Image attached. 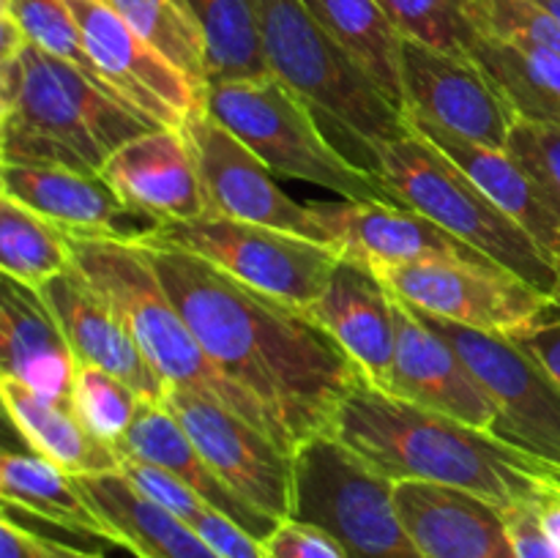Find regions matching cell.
<instances>
[{
    "instance_id": "6da1fadb",
    "label": "cell",
    "mask_w": 560,
    "mask_h": 558,
    "mask_svg": "<svg viewBox=\"0 0 560 558\" xmlns=\"http://www.w3.org/2000/svg\"><path fill=\"white\" fill-rule=\"evenodd\" d=\"M140 246L208 359L266 410L290 457L312 438L331 435L339 408L364 375L310 315L246 288L191 252Z\"/></svg>"
},
{
    "instance_id": "7a4b0ae2",
    "label": "cell",
    "mask_w": 560,
    "mask_h": 558,
    "mask_svg": "<svg viewBox=\"0 0 560 558\" xmlns=\"http://www.w3.org/2000/svg\"><path fill=\"white\" fill-rule=\"evenodd\" d=\"M331 435L392 481L457 487L501 509L530 503L552 476L501 438L366 381L348 394Z\"/></svg>"
},
{
    "instance_id": "3957f363",
    "label": "cell",
    "mask_w": 560,
    "mask_h": 558,
    "mask_svg": "<svg viewBox=\"0 0 560 558\" xmlns=\"http://www.w3.org/2000/svg\"><path fill=\"white\" fill-rule=\"evenodd\" d=\"M148 129L156 124L36 44L0 60L3 164L98 175L124 142Z\"/></svg>"
},
{
    "instance_id": "277c9868",
    "label": "cell",
    "mask_w": 560,
    "mask_h": 558,
    "mask_svg": "<svg viewBox=\"0 0 560 558\" xmlns=\"http://www.w3.org/2000/svg\"><path fill=\"white\" fill-rule=\"evenodd\" d=\"M69 244L71 266L115 306L135 334L148 364L167 381L170 388H191L228 405L277 443L266 410L213 367L140 244L74 235H69Z\"/></svg>"
},
{
    "instance_id": "5b68a950",
    "label": "cell",
    "mask_w": 560,
    "mask_h": 558,
    "mask_svg": "<svg viewBox=\"0 0 560 558\" xmlns=\"http://www.w3.org/2000/svg\"><path fill=\"white\" fill-rule=\"evenodd\" d=\"M268 71L304 98L339 137L355 146V162L375 170V148L408 131V120L381 88L317 25L304 0H252Z\"/></svg>"
},
{
    "instance_id": "8992f818",
    "label": "cell",
    "mask_w": 560,
    "mask_h": 558,
    "mask_svg": "<svg viewBox=\"0 0 560 558\" xmlns=\"http://www.w3.org/2000/svg\"><path fill=\"white\" fill-rule=\"evenodd\" d=\"M375 173L402 206L424 213L498 266L552 295L558 263L419 131L408 126L405 135L377 146Z\"/></svg>"
},
{
    "instance_id": "52a82bcc",
    "label": "cell",
    "mask_w": 560,
    "mask_h": 558,
    "mask_svg": "<svg viewBox=\"0 0 560 558\" xmlns=\"http://www.w3.org/2000/svg\"><path fill=\"white\" fill-rule=\"evenodd\" d=\"M206 109L252 148L273 175L337 191L345 200L402 202L375 170L339 151L310 104L273 74L208 85Z\"/></svg>"
},
{
    "instance_id": "ba28073f",
    "label": "cell",
    "mask_w": 560,
    "mask_h": 558,
    "mask_svg": "<svg viewBox=\"0 0 560 558\" xmlns=\"http://www.w3.org/2000/svg\"><path fill=\"white\" fill-rule=\"evenodd\" d=\"M293 518L320 525L350 558H424L394 503V481L334 435L295 452Z\"/></svg>"
},
{
    "instance_id": "9c48e42d",
    "label": "cell",
    "mask_w": 560,
    "mask_h": 558,
    "mask_svg": "<svg viewBox=\"0 0 560 558\" xmlns=\"http://www.w3.org/2000/svg\"><path fill=\"white\" fill-rule=\"evenodd\" d=\"M145 244L191 252L246 288L304 315H310L342 260V252L323 241L224 217L164 222Z\"/></svg>"
},
{
    "instance_id": "30bf717a",
    "label": "cell",
    "mask_w": 560,
    "mask_h": 558,
    "mask_svg": "<svg viewBox=\"0 0 560 558\" xmlns=\"http://www.w3.org/2000/svg\"><path fill=\"white\" fill-rule=\"evenodd\" d=\"M370 271L386 284L388 293L421 315L498 337H514L552 310L550 293L501 266L416 260L383 263Z\"/></svg>"
},
{
    "instance_id": "8fae6325",
    "label": "cell",
    "mask_w": 560,
    "mask_h": 558,
    "mask_svg": "<svg viewBox=\"0 0 560 558\" xmlns=\"http://www.w3.org/2000/svg\"><path fill=\"white\" fill-rule=\"evenodd\" d=\"M419 312V310H416ZM424 321L454 345L474 375L485 383L498 403V425L492 435L509 446L545 463L552 474L560 470V386L539 359L520 348L514 339L476 332L459 323Z\"/></svg>"
},
{
    "instance_id": "7c38bea8",
    "label": "cell",
    "mask_w": 560,
    "mask_h": 558,
    "mask_svg": "<svg viewBox=\"0 0 560 558\" xmlns=\"http://www.w3.org/2000/svg\"><path fill=\"white\" fill-rule=\"evenodd\" d=\"M213 474L249 507L282 523L295 512V457L235 410L191 388L164 399Z\"/></svg>"
},
{
    "instance_id": "4fadbf2b",
    "label": "cell",
    "mask_w": 560,
    "mask_h": 558,
    "mask_svg": "<svg viewBox=\"0 0 560 558\" xmlns=\"http://www.w3.org/2000/svg\"><path fill=\"white\" fill-rule=\"evenodd\" d=\"M180 129L186 131L195 151L208 206L206 217L288 230L326 244L310 211V202L293 200L273 181L271 167L233 131L224 129L206 107L197 109Z\"/></svg>"
},
{
    "instance_id": "5bb4252c",
    "label": "cell",
    "mask_w": 560,
    "mask_h": 558,
    "mask_svg": "<svg viewBox=\"0 0 560 558\" xmlns=\"http://www.w3.org/2000/svg\"><path fill=\"white\" fill-rule=\"evenodd\" d=\"M66 3L74 11L82 42L98 74L151 124L180 129L197 109L206 107V93L145 38L137 36L107 0Z\"/></svg>"
},
{
    "instance_id": "9a60e30c",
    "label": "cell",
    "mask_w": 560,
    "mask_h": 558,
    "mask_svg": "<svg viewBox=\"0 0 560 558\" xmlns=\"http://www.w3.org/2000/svg\"><path fill=\"white\" fill-rule=\"evenodd\" d=\"M402 85L405 113L470 142L506 151L520 115L470 55L438 53L424 44L405 42Z\"/></svg>"
},
{
    "instance_id": "2e32d148",
    "label": "cell",
    "mask_w": 560,
    "mask_h": 558,
    "mask_svg": "<svg viewBox=\"0 0 560 558\" xmlns=\"http://www.w3.org/2000/svg\"><path fill=\"white\" fill-rule=\"evenodd\" d=\"M310 211L326 244L337 246L345 257H353L370 268L383 263L416 260L498 266L495 260L459 241L424 213L397 202L310 200Z\"/></svg>"
},
{
    "instance_id": "e0dca14e",
    "label": "cell",
    "mask_w": 560,
    "mask_h": 558,
    "mask_svg": "<svg viewBox=\"0 0 560 558\" xmlns=\"http://www.w3.org/2000/svg\"><path fill=\"white\" fill-rule=\"evenodd\" d=\"M394 317V397L490 432L498 425V403L421 312L392 293Z\"/></svg>"
},
{
    "instance_id": "ac0fdd59",
    "label": "cell",
    "mask_w": 560,
    "mask_h": 558,
    "mask_svg": "<svg viewBox=\"0 0 560 558\" xmlns=\"http://www.w3.org/2000/svg\"><path fill=\"white\" fill-rule=\"evenodd\" d=\"M0 184V195L33 208L74 239L145 244L164 224L126 206L102 175L63 167L3 164Z\"/></svg>"
},
{
    "instance_id": "d6986e66",
    "label": "cell",
    "mask_w": 560,
    "mask_h": 558,
    "mask_svg": "<svg viewBox=\"0 0 560 558\" xmlns=\"http://www.w3.org/2000/svg\"><path fill=\"white\" fill-rule=\"evenodd\" d=\"M38 293L63 326L80 364L98 367L120 377L140 394L142 403L164 405L170 394L167 381L148 364L135 334L115 306L74 266L49 279Z\"/></svg>"
},
{
    "instance_id": "ffe728a7",
    "label": "cell",
    "mask_w": 560,
    "mask_h": 558,
    "mask_svg": "<svg viewBox=\"0 0 560 558\" xmlns=\"http://www.w3.org/2000/svg\"><path fill=\"white\" fill-rule=\"evenodd\" d=\"M98 175L126 206L159 222H189L208 213L197 159L184 129L156 126L131 137Z\"/></svg>"
},
{
    "instance_id": "44dd1931",
    "label": "cell",
    "mask_w": 560,
    "mask_h": 558,
    "mask_svg": "<svg viewBox=\"0 0 560 558\" xmlns=\"http://www.w3.org/2000/svg\"><path fill=\"white\" fill-rule=\"evenodd\" d=\"M394 503L424 558H517L503 509L474 492L394 481Z\"/></svg>"
},
{
    "instance_id": "7402d4cb",
    "label": "cell",
    "mask_w": 560,
    "mask_h": 558,
    "mask_svg": "<svg viewBox=\"0 0 560 558\" xmlns=\"http://www.w3.org/2000/svg\"><path fill=\"white\" fill-rule=\"evenodd\" d=\"M310 317L345 350L366 383L394 392L392 293L364 263L342 255Z\"/></svg>"
},
{
    "instance_id": "603a6c76",
    "label": "cell",
    "mask_w": 560,
    "mask_h": 558,
    "mask_svg": "<svg viewBox=\"0 0 560 558\" xmlns=\"http://www.w3.org/2000/svg\"><path fill=\"white\" fill-rule=\"evenodd\" d=\"M0 367L38 397L71 408L80 361L69 337L42 293L11 277L0 282Z\"/></svg>"
},
{
    "instance_id": "cb8c5ba5",
    "label": "cell",
    "mask_w": 560,
    "mask_h": 558,
    "mask_svg": "<svg viewBox=\"0 0 560 558\" xmlns=\"http://www.w3.org/2000/svg\"><path fill=\"white\" fill-rule=\"evenodd\" d=\"M115 452H118L120 457L140 460V463L156 465V468L173 474L175 479H180L186 487H191L202 501L211 503L213 509L224 512L228 518H233L241 528H246L252 536H257V539L266 542L268 536L273 534V528L279 525L277 520H271L268 514L257 512L255 507L241 501V498L213 474V468L202 460V454L197 452L189 432L184 430L178 416H175L167 405H142L140 416H137L131 430L124 435V441L115 446Z\"/></svg>"
},
{
    "instance_id": "d4e9b609",
    "label": "cell",
    "mask_w": 560,
    "mask_h": 558,
    "mask_svg": "<svg viewBox=\"0 0 560 558\" xmlns=\"http://www.w3.org/2000/svg\"><path fill=\"white\" fill-rule=\"evenodd\" d=\"M405 120H408L410 129L430 140L438 151L446 153L503 213L523 224L539 241L541 249L560 266V219L539 195L528 173L514 162L512 153L465 140V137L452 135V131L441 129L438 124H430L419 115L405 113Z\"/></svg>"
},
{
    "instance_id": "484cf974",
    "label": "cell",
    "mask_w": 560,
    "mask_h": 558,
    "mask_svg": "<svg viewBox=\"0 0 560 558\" xmlns=\"http://www.w3.org/2000/svg\"><path fill=\"white\" fill-rule=\"evenodd\" d=\"M113 531V545L137 558H219L200 534L142 496L124 474L74 479Z\"/></svg>"
},
{
    "instance_id": "4316f807",
    "label": "cell",
    "mask_w": 560,
    "mask_h": 558,
    "mask_svg": "<svg viewBox=\"0 0 560 558\" xmlns=\"http://www.w3.org/2000/svg\"><path fill=\"white\" fill-rule=\"evenodd\" d=\"M0 397H3L5 416L25 438L27 446L69 476L80 479V476H104L120 470V454L93 438L71 408L49 403L5 375L0 377Z\"/></svg>"
},
{
    "instance_id": "83f0119b",
    "label": "cell",
    "mask_w": 560,
    "mask_h": 558,
    "mask_svg": "<svg viewBox=\"0 0 560 558\" xmlns=\"http://www.w3.org/2000/svg\"><path fill=\"white\" fill-rule=\"evenodd\" d=\"M317 25L375 82L383 96L405 113V38L377 0H304Z\"/></svg>"
},
{
    "instance_id": "f1b7e54d",
    "label": "cell",
    "mask_w": 560,
    "mask_h": 558,
    "mask_svg": "<svg viewBox=\"0 0 560 558\" xmlns=\"http://www.w3.org/2000/svg\"><path fill=\"white\" fill-rule=\"evenodd\" d=\"M0 496L9 509L33 514L71 534L113 542V531L93 509L85 492L55 463L42 454L3 452L0 457Z\"/></svg>"
},
{
    "instance_id": "f546056e",
    "label": "cell",
    "mask_w": 560,
    "mask_h": 558,
    "mask_svg": "<svg viewBox=\"0 0 560 558\" xmlns=\"http://www.w3.org/2000/svg\"><path fill=\"white\" fill-rule=\"evenodd\" d=\"M468 55L490 74L520 118L560 124L558 55L536 44L509 42L485 31H476Z\"/></svg>"
},
{
    "instance_id": "4dcf8cb0",
    "label": "cell",
    "mask_w": 560,
    "mask_h": 558,
    "mask_svg": "<svg viewBox=\"0 0 560 558\" xmlns=\"http://www.w3.org/2000/svg\"><path fill=\"white\" fill-rule=\"evenodd\" d=\"M206 42L208 85L271 74L252 0H180Z\"/></svg>"
},
{
    "instance_id": "1f68e13d",
    "label": "cell",
    "mask_w": 560,
    "mask_h": 558,
    "mask_svg": "<svg viewBox=\"0 0 560 558\" xmlns=\"http://www.w3.org/2000/svg\"><path fill=\"white\" fill-rule=\"evenodd\" d=\"M0 268L20 284L44 288L71 268L69 235L33 208L0 195Z\"/></svg>"
},
{
    "instance_id": "d6a6232c",
    "label": "cell",
    "mask_w": 560,
    "mask_h": 558,
    "mask_svg": "<svg viewBox=\"0 0 560 558\" xmlns=\"http://www.w3.org/2000/svg\"><path fill=\"white\" fill-rule=\"evenodd\" d=\"M140 38H145L162 58L184 71L208 96L206 42L180 0H107Z\"/></svg>"
},
{
    "instance_id": "836d02e7",
    "label": "cell",
    "mask_w": 560,
    "mask_h": 558,
    "mask_svg": "<svg viewBox=\"0 0 560 558\" xmlns=\"http://www.w3.org/2000/svg\"><path fill=\"white\" fill-rule=\"evenodd\" d=\"M0 11L14 16L27 42L36 44L44 53L55 55V58L66 60V63L77 66V69H80L82 74L91 77L98 88H104V91H109L113 96H118L120 102H126V98L120 96L113 85H107L104 77L98 74L96 63H93V58L85 49V42H82V31L80 25H77L74 11H71V5L66 3V0H0Z\"/></svg>"
},
{
    "instance_id": "e575fe53",
    "label": "cell",
    "mask_w": 560,
    "mask_h": 558,
    "mask_svg": "<svg viewBox=\"0 0 560 558\" xmlns=\"http://www.w3.org/2000/svg\"><path fill=\"white\" fill-rule=\"evenodd\" d=\"M140 394L126 386L120 377L98 370V367L80 364L71 392V410L80 425L107 446H118L135 419L142 410Z\"/></svg>"
},
{
    "instance_id": "d590c367",
    "label": "cell",
    "mask_w": 560,
    "mask_h": 558,
    "mask_svg": "<svg viewBox=\"0 0 560 558\" xmlns=\"http://www.w3.org/2000/svg\"><path fill=\"white\" fill-rule=\"evenodd\" d=\"M405 42L438 53L468 55L476 27L468 20L470 0H377Z\"/></svg>"
},
{
    "instance_id": "8d00e7d4",
    "label": "cell",
    "mask_w": 560,
    "mask_h": 558,
    "mask_svg": "<svg viewBox=\"0 0 560 558\" xmlns=\"http://www.w3.org/2000/svg\"><path fill=\"white\" fill-rule=\"evenodd\" d=\"M468 20L476 31L536 44L560 58V20L536 0H470Z\"/></svg>"
},
{
    "instance_id": "74e56055",
    "label": "cell",
    "mask_w": 560,
    "mask_h": 558,
    "mask_svg": "<svg viewBox=\"0 0 560 558\" xmlns=\"http://www.w3.org/2000/svg\"><path fill=\"white\" fill-rule=\"evenodd\" d=\"M506 151L560 219V124L517 118Z\"/></svg>"
},
{
    "instance_id": "f35d334b",
    "label": "cell",
    "mask_w": 560,
    "mask_h": 558,
    "mask_svg": "<svg viewBox=\"0 0 560 558\" xmlns=\"http://www.w3.org/2000/svg\"><path fill=\"white\" fill-rule=\"evenodd\" d=\"M189 525L219 558H271L266 542L252 536L249 531L241 528L233 518L213 509L211 503H206Z\"/></svg>"
},
{
    "instance_id": "ab89813d",
    "label": "cell",
    "mask_w": 560,
    "mask_h": 558,
    "mask_svg": "<svg viewBox=\"0 0 560 558\" xmlns=\"http://www.w3.org/2000/svg\"><path fill=\"white\" fill-rule=\"evenodd\" d=\"M266 547L273 558H350L328 531L299 518L282 520L266 539Z\"/></svg>"
},
{
    "instance_id": "60d3db41",
    "label": "cell",
    "mask_w": 560,
    "mask_h": 558,
    "mask_svg": "<svg viewBox=\"0 0 560 558\" xmlns=\"http://www.w3.org/2000/svg\"><path fill=\"white\" fill-rule=\"evenodd\" d=\"M509 536L517 550V558H560L547 534L541 531L539 518L534 512V503H517V507L503 509Z\"/></svg>"
},
{
    "instance_id": "b9f144b4",
    "label": "cell",
    "mask_w": 560,
    "mask_h": 558,
    "mask_svg": "<svg viewBox=\"0 0 560 558\" xmlns=\"http://www.w3.org/2000/svg\"><path fill=\"white\" fill-rule=\"evenodd\" d=\"M509 339H514L520 348H525L534 359H539L560 386V317L556 312L550 310L534 326L523 328V332Z\"/></svg>"
},
{
    "instance_id": "7bdbcfd3",
    "label": "cell",
    "mask_w": 560,
    "mask_h": 558,
    "mask_svg": "<svg viewBox=\"0 0 560 558\" xmlns=\"http://www.w3.org/2000/svg\"><path fill=\"white\" fill-rule=\"evenodd\" d=\"M0 558H44L36 531L14 523L11 512L5 509L3 520H0Z\"/></svg>"
},
{
    "instance_id": "ee69618b",
    "label": "cell",
    "mask_w": 560,
    "mask_h": 558,
    "mask_svg": "<svg viewBox=\"0 0 560 558\" xmlns=\"http://www.w3.org/2000/svg\"><path fill=\"white\" fill-rule=\"evenodd\" d=\"M530 503H534V512L536 518H539L541 531H545L547 539H550L552 545H556V550L560 553V481L556 476H550V479L539 487V492H536V498Z\"/></svg>"
},
{
    "instance_id": "f6af8a7d",
    "label": "cell",
    "mask_w": 560,
    "mask_h": 558,
    "mask_svg": "<svg viewBox=\"0 0 560 558\" xmlns=\"http://www.w3.org/2000/svg\"><path fill=\"white\" fill-rule=\"evenodd\" d=\"M38 536V547H42L44 558H102L96 556V553H85V550H77V547L71 545H63V542L58 539H49V536Z\"/></svg>"
},
{
    "instance_id": "bcb514c9",
    "label": "cell",
    "mask_w": 560,
    "mask_h": 558,
    "mask_svg": "<svg viewBox=\"0 0 560 558\" xmlns=\"http://www.w3.org/2000/svg\"><path fill=\"white\" fill-rule=\"evenodd\" d=\"M552 312L560 317V277H558L556 288H552Z\"/></svg>"
},
{
    "instance_id": "7dc6e473",
    "label": "cell",
    "mask_w": 560,
    "mask_h": 558,
    "mask_svg": "<svg viewBox=\"0 0 560 558\" xmlns=\"http://www.w3.org/2000/svg\"><path fill=\"white\" fill-rule=\"evenodd\" d=\"M552 476H556V479H558V481H560V470H558V474H552Z\"/></svg>"
}]
</instances>
